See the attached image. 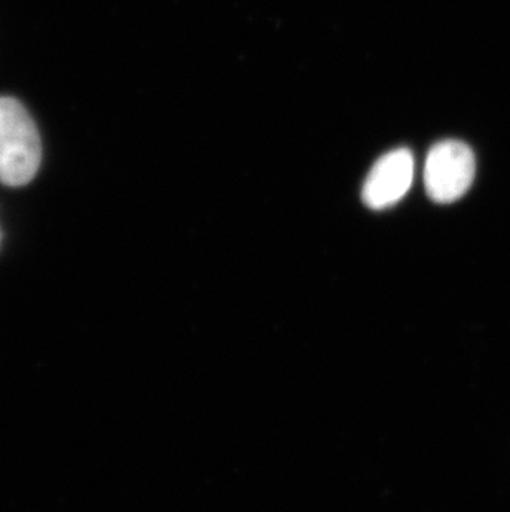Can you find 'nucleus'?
<instances>
[{
    "mask_svg": "<svg viewBox=\"0 0 510 512\" xmlns=\"http://www.w3.org/2000/svg\"><path fill=\"white\" fill-rule=\"evenodd\" d=\"M476 176V158L462 141L446 140L429 150L424 165V186L439 204L454 203L469 191Z\"/></svg>",
    "mask_w": 510,
    "mask_h": 512,
    "instance_id": "2",
    "label": "nucleus"
},
{
    "mask_svg": "<svg viewBox=\"0 0 510 512\" xmlns=\"http://www.w3.org/2000/svg\"><path fill=\"white\" fill-rule=\"evenodd\" d=\"M413 178V153L406 148L390 151L371 168L363 186V201L371 209L390 208L408 193Z\"/></svg>",
    "mask_w": 510,
    "mask_h": 512,
    "instance_id": "3",
    "label": "nucleus"
},
{
    "mask_svg": "<svg viewBox=\"0 0 510 512\" xmlns=\"http://www.w3.org/2000/svg\"><path fill=\"white\" fill-rule=\"evenodd\" d=\"M40 160L42 145L32 116L14 98H0V183H29Z\"/></svg>",
    "mask_w": 510,
    "mask_h": 512,
    "instance_id": "1",
    "label": "nucleus"
}]
</instances>
